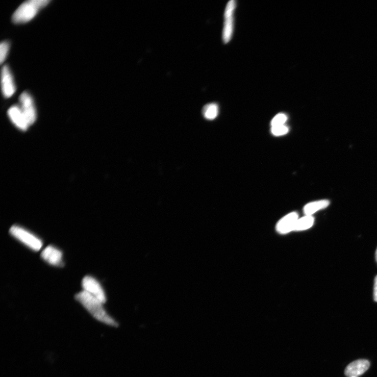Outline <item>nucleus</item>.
<instances>
[{
  "label": "nucleus",
  "instance_id": "1",
  "mask_svg": "<svg viewBox=\"0 0 377 377\" xmlns=\"http://www.w3.org/2000/svg\"><path fill=\"white\" fill-rule=\"evenodd\" d=\"M75 298L98 321L109 326H117L116 321L105 310L104 304L94 296L82 291L76 294Z\"/></svg>",
  "mask_w": 377,
  "mask_h": 377
},
{
  "label": "nucleus",
  "instance_id": "2",
  "mask_svg": "<svg viewBox=\"0 0 377 377\" xmlns=\"http://www.w3.org/2000/svg\"><path fill=\"white\" fill-rule=\"evenodd\" d=\"M50 2L49 0H30L23 3L13 14V22L21 24L32 20L38 12Z\"/></svg>",
  "mask_w": 377,
  "mask_h": 377
},
{
  "label": "nucleus",
  "instance_id": "3",
  "mask_svg": "<svg viewBox=\"0 0 377 377\" xmlns=\"http://www.w3.org/2000/svg\"><path fill=\"white\" fill-rule=\"evenodd\" d=\"M10 234L32 251L41 250L43 243L40 238L29 230L18 226H13L10 229Z\"/></svg>",
  "mask_w": 377,
  "mask_h": 377
},
{
  "label": "nucleus",
  "instance_id": "4",
  "mask_svg": "<svg viewBox=\"0 0 377 377\" xmlns=\"http://www.w3.org/2000/svg\"><path fill=\"white\" fill-rule=\"evenodd\" d=\"M83 291L94 296L104 304L106 302L105 292L101 284L93 276H87L82 281Z\"/></svg>",
  "mask_w": 377,
  "mask_h": 377
},
{
  "label": "nucleus",
  "instance_id": "5",
  "mask_svg": "<svg viewBox=\"0 0 377 377\" xmlns=\"http://www.w3.org/2000/svg\"><path fill=\"white\" fill-rule=\"evenodd\" d=\"M236 3L234 0L229 1L226 6L225 12V23L223 30V41L226 44L231 39L234 29L233 14Z\"/></svg>",
  "mask_w": 377,
  "mask_h": 377
},
{
  "label": "nucleus",
  "instance_id": "6",
  "mask_svg": "<svg viewBox=\"0 0 377 377\" xmlns=\"http://www.w3.org/2000/svg\"><path fill=\"white\" fill-rule=\"evenodd\" d=\"M20 108L24 114L29 125H32L36 119V112L32 96L24 92L20 97Z\"/></svg>",
  "mask_w": 377,
  "mask_h": 377
},
{
  "label": "nucleus",
  "instance_id": "7",
  "mask_svg": "<svg viewBox=\"0 0 377 377\" xmlns=\"http://www.w3.org/2000/svg\"><path fill=\"white\" fill-rule=\"evenodd\" d=\"M41 257L48 264L56 267H63V253L60 250L49 245L46 247L41 253Z\"/></svg>",
  "mask_w": 377,
  "mask_h": 377
},
{
  "label": "nucleus",
  "instance_id": "8",
  "mask_svg": "<svg viewBox=\"0 0 377 377\" xmlns=\"http://www.w3.org/2000/svg\"><path fill=\"white\" fill-rule=\"evenodd\" d=\"M1 88L2 94L5 98L12 97L16 91L13 76L7 65L3 66L1 70Z\"/></svg>",
  "mask_w": 377,
  "mask_h": 377
},
{
  "label": "nucleus",
  "instance_id": "9",
  "mask_svg": "<svg viewBox=\"0 0 377 377\" xmlns=\"http://www.w3.org/2000/svg\"><path fill=\"white\" fill-rule=\"evenodd\" d=\"M298 219V214L296 212L288 214L278 222L276 226V230L282 234H287L294 230Z\"/></svg>",
  "mask_w": 377,
  "mask_h": 377
},
{
  "label": "nucleus",
  "instance_id": "10",
  "mask_svg": "<svg viewBox=\"0 0 377 377\" xmlns=\"http://www.w3.org/2000/svg\"><path fill=\"white\" fill-rule=\"evenodd\" d=\"M370 367V362L366 359L353 361L345 369V375L348 377H357L364 374Z\"/></svg>",
  "mask_w": 377,
  "mask_h": 377
},
{
  "label": "nucleus",
  "instance_id": "11",
  "mask_svg": "<svg viewBox=\"0 0 377 377\" xmlns=\"http://www.w3.org/2000/svg\"><path fill=\"white\" fill-rule=\"evenodd\" d=\"M8 115L12 122L19 128L23 130L28 128L29 125L20 106H12L8 111Z\"/></svg>",
  "mask_w": 377,
  "mask_h": 377
},
{
  "label": "nucleus",
  "instance_id": "12",
  "mask_svg": "<svg viewBox=\"0 0 377 377\" xmlns=\"http://www.w3.org/2000/svg\"><path fill=\"white\" fill-rule=\"evenodd\" d=\"M329 204V201L327 200H320V201L310 202L306 204L303 208L305 215H312L322 209L326 208Z\"/></svg>",
  "mask_w": 377,
  "mask_h": 377
},
{
  "label": "nucleus",
  "instance_id": "13",
  "mask_svg": "<svg viewBox=\"0 0 377 377\" xmlns=\"http://www.w3.org/2000/svg\"><path fill=\"white\" fill-rule=\"evenodd\" d=\"M314 222V219L312 215H305L302 218H299L297 221L294 230L301 231L311 228Z\"/></svg>",
  "mask_w": 377,
  "mask_h": 377
},
{
  "label": "nucleus",
  "instance_id": "14",
  "mask_svg": "<svg viewBox=\"0 0 377 377\" xmlns=\"http://www.w3.org/2000/svg\"><path fill=\"white\" fill-rule=\"evenodd\" d=\"M204 117L208 120H213L217 118L219 114V106L216 103H210L205 105L202 109Z\"/></svg>",
  "mask_w": 377,
  "mask_h": 377
},
{
  "label": "nucleus",
  "instance_id": "15",
  "mask_svg": "<svg viewBox=\"0 0 377 377\" xmlns=\"http://www.w3.org/2000/svg\"><path fill=\"white\" fill-rule=\"evenodd\" d=\"M288 120L285 114L279 113L276 115L271 122L272 127L283 126Z\"/></svg>",
  "mask_w": 377,
  "mask_h": 377
},
{
  "label": "nucleus",
  "instance_id": "16",
  "mask_svg": "<svg viewBox=\"0 0 377 377\" xmlns=\"http://www.w3.org/2000/svg\"><path fill=\"white\" fill-rule=\"evenodd\" d=\"M10 44L7 42H3L0 45V62L2 64L8 54Z\"/></svg>",
  "mask_w": 377,
  "mask_h": 377
},
{
  "label": "nucleus",
  "instance_id": "17",
  "mask_svg": "<svg viewBox=\"0 0 377 377\" xmlns=\"http://www.w3.org/2000/svg\"><path fill=\"white\" fill-rule=\"evenodd\" d=\"M272 133L276 136H280L287 134L289 132V128L286 126L272 127Z\"/></svg>",
  "mask_w": 377,
  "mask_h": 377
},
{
  "label": "nucleus",
  "instance_id": "18",
  "mask_svg": "<svg viewBox=\"0 0 377 377\" xmlns=\"http://www.w3.org/2000/svg\"><path fill=\"white\" fill-rule=\"evenodd\" d=\"M374 298L376 302H377V276H376L374 284Z\"/></svg>",
  "mask_w": 377,
  "mask_h": 377
},
{
  "label": "nucleus",
  "instance_id": "19",
  "mask_svg": "<svg viewBox=\"0 0 377 377\" xmlns=\"http://www.w3.org/2000/svg\"><path fill=\"white\" fill-rule=\"evenodd\" d=\"M376 261H377V249L376 250Z\"/></svg>",
  "mask_w": 377,
  "mask_h": 377
}]
</instances>
